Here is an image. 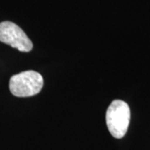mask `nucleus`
Returning a JSON list of instances; mask_svg holds the SVG:
<instances>
[{
    "label": "nucleus",
    "mask_w": 150,
    "mask_h": 150,
    "mask_svg": "<svg viewBox=\"0 0 150 150\" xmlns=\"http://www.w3.org/2000/svg\"><path fill=\"white\" fill-rule=\"evenodd\" d=\"M130 116V108L126 102L116 99L110 103L106 112V123L112 137H124L129 129Z\"/></svg>",
    "instance_id": "1"
},
{
    "label": "nucleus",
    "mask_w": 150,
    "mask_h": 150,
    "mask_svg": "<svg viewBox=\"0 0 150 150\" xmlns=\"http://www.w3.org/2000/svg\"><path fill=\"white\" fill-rule=\"evenodd\" d=\"M43 86V79L39 73L28 70L13 75L9 80V89L16 97H31L38 94Z\"/></svg>",
    "instance_id": "2"
},
{
    "label": "nucleus",
    "mask_w": 150,
    "mask_h": 150,
    "mask_svg": "<svg viewBox=\"0 0 150 150\" xmlns=\"http://www.w3.org/2000/svg\"><path fill=\"white\" fill-rule=\"evenodd\" d=\"M0 41L20 52H30L32 41L19 26L10 21L0 23Z\"/></svg>",
    "instance_id": "3"
}]
</instances>
